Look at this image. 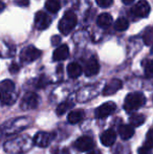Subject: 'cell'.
<instances>
[{"instance_id": "1f68e13d", "label": "cell", "mask_w": 153, "mask_h": 154, "mask_svg": "<svg viewBox=\"0 0 153 154\" xmlns=\"http://www.w3.org/2000/svg\"><path fill=\"white\" fill-rule=\"evenodd\" d=\"M18 70H19V66L16 64V63H13V64L11 65V67H10V71L12 73H16Z\"/></svg>"}, {"instance_id": "d6a6232c", "label": "cell", "mask_w": 153, "mask_h": 154, "mask_svg": "<svg viewBox=\"0 0 153 154\" xmlns=\"http://www.w3.org/2000/svg\"><path fill=\"white\" fill-rule=\"evenodd\" d=\"M60 41H61V38H60L59 36H54L53 38H51V43H53V45L59 44Z\"/></svg>"}, {"instance_id": "e0dca14e", "label": "cell", "mask_w": 153, "mask_h": 154, "mask_svg": "<svg viewBox=\"0 0 153 154\" xmlns=\"http://www.w3.org/2000/svg\"><path fill=\"white\" fill-rule=\"evenodd\" d=\"M118 134L122 137V140H129L134 135V129L132 125H122L118 128Z\"/></svg>"}, {"instance_id": "d6986e66", "label": "cell", "mask_w": 153, "mask_h": 154, "mask_svg": "<svg viewBox=\"0 0 153 154\" xmlns=\"http://www.w3.org/2000/svg\"><path fill=\"white\" fill-rule=\"evenodd\" d=\"M82 71L83 69L78 63H70L67 66V73L72 79H76V78L80 77L82 75Z\"/></svg>"}, {"instance_id": "9a60e30c", "label": "cell", "mask_w": 153, "mask_h": 154, "mask_svg": "<svg viewBox=\"0 0 153 154\" xmlns=\"http://www.w3.org/2000/svg\"><path fill=\"white\" fill-rule=\"evenodd\" d=\"M68 56H69V48L67 45L63 44L56 48V51H54L53 59L54 61H63V60L67 59Z\"/></svg>"}, {"instance_id": "7a4b0ae2", "label": "cell", "mask_w": 153, "mask_h": 154, "mask_svg": "<svg viewBox=\"0 0 153 154\" xmlns=\"http://www.w3.org/2000/svg\"><path fill=\"white\" fill-rule=\"evenodd\" d=\"M17 93L15 84L11 80H3L0 82V102L2 105H13L16 102Z\"/></svg>"}, {"instance_id": "4316f807", "label": "cell", "mask_w": 153, "mask_h": 154, "mask_svg": "<svg viewBox=\"0 0 153 154\" xmlns=\"http://www.w3.org/2000/svg\"><path fill=\"white\" fill-rule=\"evenodd\" d=\"M130 151H129L128 147H124L123 145H118V148L115 150V154H129Z\"/></svg>"}, {"instance_id": "8fae6325", "label": "cell", "mask_w": 153, "mask_h": 154, "mask_svg": "<svg viewBox=\"0 0 153 154\" xmlns=\"http://www.w3.org/2000/svg\"><path fill=\"white\" fill-rule=\"evenodd\" d=\"M51 20L44 12H38L35 16V25L38 29H46L50 25Z\"/></svg>"}, {"instance_id": "8d00e7d4", "label": "cell", "mask_w": 153, "mask_h": 154, "mask_svg": "<svg viewBox=\"0 0 153 154\" xmlns=\"http://www.w3.org/2000/svg\"><path fill=\"white\" fill-rule=\"evenodd\" d=\"M151 51H152V53H153V45H152V48H151Z\"/></svg>"}, {"instance_id": "5b68a950", "label": "cell", "mask_w": 153, "mask_h": 154, "mask_svg": "<svg viewBox=\"0 0 153 154\" xmlns=\"http://www.w3.org/2000/svg\"><path fill=\"white\" fill-rule=\"evenodd\" d=\"M39 104V97L36 93L27 92L24 94L20 102V108L22 110H32L37 108Z\"/></svg>"}, {"instance_id": "4dcf8cb0", "label": "cell", "mask_w": 153, "mask_h": 154, "mask_svg": "<svg viewBox=\"0 0 153 154\" xmlns=\"http://www.w3.org/2000/svg\"><path fill=\"white\" fill-rule=\"evenodd\" d=\"M15 3L19 6H27L29 4V0H15Z\"/></svg>"}, {"instance_id": "7c38bea8", "label": "cell", "mask_w": 153, "mask_h": 154, "mask_svg": "<svg viewBox=\"0 0 153 154\" xmlns=\"http://www.w3.org/2000/svg\"><path fill=\"white\" fill-rule=\"evenodd\" d=\"M99 71H100V65H99L96 58H91L86 62L85 66H84V73L87 77H92V75H98Z\"/></svg>"}, {"instance_id": "603a6c76", "label": "cell", "mask_w": 153, "mask_h": 154, "mask_svg": "<svg viewBox=\"0 0 153 154\" xmlns=\"http://www.w3.org/2000/svg\"><path fill=\"white\" fill-rule=\"evenodd\" d=\"M128 26H129L128 20H127L126 18H124V17L118 18L115 23V31H118V32L126 31V29H128Z\"/></svg>"}, {"instance_id": "f1b7e54d", "label": "cell", "mask_w": 153, "mask_h": 154, "mask_svg": "<svg viewBox=\"0 0 153 154\" xmlns=\"http://www.w3.org/2000/svg\"><path fill=\"white\" fill-rule=\"evenodd\" d=\"M51 153H53V154H70L68 149H66V148H58V147H56L55 149H53Z\"/></svg>"}, {"instance_id": "ac0fdd59", "label": "cell", "mask_w": 153, "mask_h": 154, "mask_svg": "<svg viewBox=\"0 0 153 154\" xmlns=\"http://www.w3.org/2000/svg\"><path fill=\"white\" fill-rule=\"evenodd\" d=\"M96 23H98L99 26L102 27V29H107V27H109L112 24V17H111L110 14H107V13L101 14L100 16L98 17Z\"/></svg>"}, {"instance_id": "ffe728a7", "label": "cell", "mask_w": 153, "mask_h": 154, "mask_svg": "<svg viewBox=\"0 0 153 154\" xmlns=\"http://www.w3.org/2000/svg\"><path fill=\"white\" fill-rule=\"evenodd\" d=\"M45 8L48 11L49 13L56 14L60 11L61 8V3L59 0H47L45 2Z\"/></svg>"}, {"instance_id": "836d02e7", "label": "cell", "mask_w": 153, "mask_h": 154, "mask_svg": "<svg viewBox=\"0 0 153 154\" xmlns=\"http://www.w3.org/2000/svg\"><path fill=\"white\" fill-rule=\"evenodd\" d=\"M87 154H102V153H101V151H99V150H90Z\"/></svg>"}, {"instance_id": "cb8c5ba5", "label": "cell", "mask_w": 153, "mask_h": 154, "mask_svg": "<svg viewBox=\"0 0 153 154\" xmlns=\"http://www.w3.org/2000/svg\"><path fill=\"white\" fill-rule=\"evenodd\" d=\"M144 41H145V44H147V45L153 44V27H150V29H148L147 31L145 32Z\"/></svg>"}, {"instance_id": "e575fe53", "label": "cell", "mask_w": 153, "mask_h": 154, "mask_svg": "<svg viewBox=\"0 0 153 154\" xmlns=\"http://www.w3.org/2000/svg\"><path fill=\"white\" fill-rule=\"evenodd\" d=\"M122 1H123V3H124V4H131L133 1H134V0H122Z\"/></svg>"}, {"instance_id": "9c48e42d", "label": "cell", "mask_w": 153, "mask_h": 154, "mask_svg": "<svg viewBox=\"0 0 153 154\" xmlns=\"http://www.w3.org/2000/svg\"><path fill=\"white\" fill-rule=\"evenodd\" d=\"M34 144L41 148H46L49 146V144L51 143V140H54V134L49 133V132H43L40 131L38 133H36V135L34 136Z\"/></svg>"}, {"instance_id": "8992f818", "label": "cell", "mask_w": 153, "mask_h": 154, "mask_svg": "<svg viewBox=\"0 0 153 154\" xmlns=\"http://www.w3.org/2000/svg\"><path fill=\"white\" fill-rule=\"evenodd\" d=\"M116 110V105L113 102H107V103L102 104L101 106H99L94 111L96 119H105L107 116H111Z\"/></svg>"}, {"instance_id": "d590c367", "label": "cell", "mask_w": 153, "mask_h": 154, "mask_svg": "<svg viewBox=\"0 0 153 154\" xmlns=\"http://www.w3.org/2000/svg\"><path fill=\"white\" fill-rule=\"evenodd\" d=\"M4 6H5V5H4V3H3V2H1V1H0V13H1L2 11L4 10Z\"/></svg>"}, {"instance_id": "83f0119b", "label": "cell", "mask_w": 153, "mask_h": 154, "mask_svg": "<svg viewBox=\"0 0 153 154\" xmlns=\"http://www.w3.org/2000/svg\"><path fill=\"white\" fill-rule=\"evenodd\" d=\"M96 4L101 8H109L112 4L113 0H96Z\"/></svg>"}, {"instance_id": "f546056e", "label": "cell", "mask_w": 153, "mask_h": 154, "mask_svg": "<svg viewBox=\"0 0 153 154\" xmlns=\"http://www.w3.org/2000/svg\"><path fill=\"white\" fill-rule=\"evenodd\" d=\"M151 148H149V147H147L145 145V146H143L142 148H139V154H151Z\"/></svg>"}, {"instance_id": "5bb4252c", "label": "cell", "mask_w": 153, "mask_h": 154, "mask_svg": "<svg viewBox=\"0 0 153 154\" xmlns=\"http://www.w3.org/2000/svg\"><path fill=\"white\" fill-rule=\"evenodd\" d=\"M101 143H102L104 146L110 147L112 146L115 143L116 140V132L113 129H107L101 134Z\"/></svg>"}, {"instance_id": "52a82bcc", "label": "cell", "mask_w": 153, "mask_h": 154, "mask_svg": "<svg viewBox=\"0 0 153 154\" xmlns=\"http://www.w3.org/2000/svg\"><path fill=\"white\" fill-rule=\"evenodd\" d=\"M41 51L34 46H29L24 48L20 54V60L23 63H31L33 61H36L41 56Z\"/></svg>"}, {"instance_id": "ba28073f", "label": "cell", "mask_w": 153, "mask_h": 154, "mask_svg": "<svg viewBox=\"0 0 153 154\" xmlns=\"http://www.w3.org/2000/svg\"><path fill=\"white\" fill-rule=\"evenodd\" d=\"M75 148L80 152H87V151L92 150L94 147V142L90 136L84 135L79 137L74 144Z\"/></svg>"}, {"instance_id": "d4e9b609", "label": "cell", "mask_w": 153, "mask_h": 154, "mask_svg": "<svg viewBox=\"0 0 153 154\" xmlns=\"http://www.w3.org/2000/svg\"><path fill=\"white\" fill-rule=\"evenodd\" d=\"M145 75L148 78L153 77V61H147L145 64Z\"/></svg>"}, {"instance_id": "484cf974", "label": "cell", "mask_w": 153, "mask_h": 154, "mask_svg": "<svg viewBox=\"0 0 153 154\" xmlns=\"http://www.w3.org/2000/svg\"><path fill=\"white\" fill-rule=\"evenodd\" d=\"M145 145L149 148L153 149V129L149 130L147 133V136H146V143Z\"/></svg>"}, {"instance_id": "30bf717a", "label": "cell", "mask_w": 153, "mask_h": 154, "mask_svg": "<svg viewBox=\"0 0 153 154\" xmlns=\"http://www.w3.org/2000/svg\"><path fill=\"white\" fill-rule=\"evenodd\" d=\"M132 13L134 16L139 18H145L150 13V4L147 0H139L132 8Z\"/></svg>"}, {"instance_id": "7402d4cb", "label": "cell", "mask_w": 153, "mask_h": 154, "mask_svg": "<svg viewBox=\"0 0 153 154\" xmlns=\"http://www.w3.org/2000/svg\"><path fill=\"white\" fill-rule=\"evenodd\" d=\"M72 106H74V103H72V102H70V101L63 102V103L58 105L57 109H56V113H57L58 116H63L66 111H68L70 108H72Z\"/></svg>"}, {"instance_id": "2e32d148", "label": "cell", "mask_w": 153, "mask_h": 154, "mask_svg": "<svg viewBox=\"0 0 153 154\" xmlns=\"http://www.w3.org/2000/svg\"><path fill=\"white\" fill-rule=\"evenodd\" d=\"M85 119V111L82 109L72 110L67 116V121L69 124H78Z\"/></svg>"}, {"instance_id": "3957f363", "label": "cell", "mask_w": 153, "mask_h": 154, "mask_svg": "<svg viewBox=\"0 0 153 154\" xmlns=\"http://www.w3.org/2000/svg\"><path fill=\"white\" fill-rule=\"evenodd\" d=\"M146 103V97L141 92L129 93L124 102V109L128 112H132L144 106Z\"/></svg>"}, {"instance_id": "4fadbf2b", "label": "cell", "mask_w": 153, "mask_h": 154, "mask_svg": "<svg viewBox=\"0 0 153 154\" xmlns=\"http://www.w3.org/2000/svg\"><path fill=\"white\" fill-rule=\"evenodd\" d=\"M123 83L121 80L118 79H113L111 81H109L108 83L106 84V86L104 87L103 89V94L104 95H111V94H115L116 91L122 88Z\"/></svg>"}, {"instance_id": "44dd1931", "label": "cell", "mask_w": 153, "mask_h": 154, "mask_svg": "<svg viewBox=\"0 0 153 154\" xmlns=\"http://www.w3.org/2000/svg\"><path fill=\"white\" fill-rule=\"evenodd\" d=\"M145 122V116L141 113H134L129 118V123L132 125L133 127H139L142 126Z\"/></svg>"}, {"instance_id": "6da1fadb", "label": "cell", "mask_w": 153, "mask_h": 154, "mask_svg": "<svg viewBox=\"0 0 153 154\" xmlns=\"http://www.w3.org/2000/svg\"><path fill=\"white\" fill-rule=\"evenodd\" d=\"M34 140L29 135H21L14 140H8L4 144V151L10 154H22L31 150L33 147Z\"/></svg>"}, {"instance_id": "277c9868", "label": "cell", "mask_w": 153, "mask_h": 154, "mask_svg": "<svg viewBox=\"0 0 153 154\" xmlns=\"http://www.w3.org/2000/svg\"><path fill=\"white\" fill-rule=\"evenodd\" d=\"M78 22L77 15L74 12L69 11L64 14L63 18L60 20L59 23V31L63 35H68L72 29L76 27Z\"/></svg>"}]
</instances>
